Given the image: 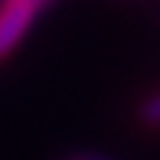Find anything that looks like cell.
Listing matches in <instances>:
<instances>
[{
    "mask_svg": "<svg viewBox=\"0 0 160 160\" xmlns=\"http://www.w3.org/2000/svg\"><path fill=\"white\" fill-rule=\"evenodd\" d=\"M44 3L47 0H9L0 9V58L15 50V44L23 38V32L29 29L32 18Z\"/></svg>",
    "mask_w": 160,
    "mask_h": 160,
    "instance_id": "1",
    "label": "cell"
},
{
    "mask_svg": "<svg viewBox=\"0 0 160 160\" xmlns=\"http://www.w3.org/2000/svg\"><path fill=\"white\" fill-rule=\"evenodd\" d=\"M140 119H143L146 125H160V93H154L152 99L143 102V108H140Z\"/></svg>",
    "mask_w": 160,
    "mask_h": 160,
    "instance_id": "2",
    "label": "cell"
}]
</instances>
